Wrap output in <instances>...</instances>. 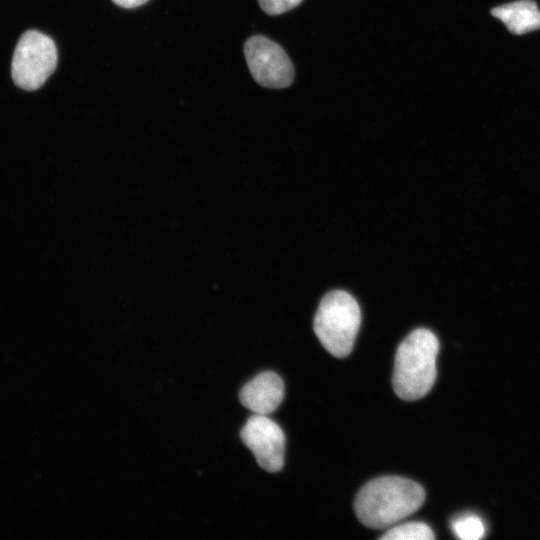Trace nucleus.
I'll use <instances>...</instances> for the list:
<instances>
[{"mask_svg": "<svg viewBox=\"0 0 540 540\" xmlns=\"http://www.w3.org/2000/svg\"><path fill=\"white\" fill-rule=\"evenodd\" d=\"M283 398V381L272 371L258 374L247 382L239 393L242 405L259 415H268L275 411Z\"/></svg>", "mask_w": 540, "mask_h": 540, "instance_id": "0eeeda50", "label": "nucleus"}, {"mask_svg": "<svg viewBox=\"0 0 540 540\" xmlns=\"http://www.w3.org/2000/svg\"><path fill=\"white\" fill-rule=\"evenodd\" d=\"M57 48L47 35L29 30L19 39L11 63L14 83L28 91L40 88L57 65Z\"/></svg>", "mask_w": 540, "mask_h": 540, "instance_id": "20e7f679", "label": "nucleus"}, {"mask_svg": "<svg viewBox=\"0 0 540 540\" xmlns=\"http://www.w3.org/2000/svg\"><path fill=\"white\" fill-rule=\"evenodd\" d=\"M491 15L498 18L515 35H522L540 29V10L532 0H518L491 10Z\"/></svg>", "mask_w": 540, "mask_h": 540, "instance_id": "6e6552de", "label": "nucleus"}, {"mask_svg": "<svg viewBox=\"0 0 540 540\" xmlns=\"http://www.w3.org/2000/svg\"><path fill=\"white\" fill-rule=\"evenodd\" d=\"M432 529L423 522H407L395 525L380 537L383 540H432Z\"/></svg>", "mask_w": 540, "mask_h": 540, "instance_id": "1a4fd4ad", "label": "nucleus"}, {"mask_svg": "<svg viewBox=\"0 0 540 540\" xmlns=\"http://www.w3.org/2000/svg\"><path fill=\"white\" fill-rule=\"evenodd\" d=\"M437 337L428 329L412 331L399 345L392 384L397 396L406 401L424 397L436 380Z\"/></svg>", "mask_w": 540, "mask_h": 540, "instance_id": "f03ea898", "label": "nucleus"}, {"mask_svg": "<svg viewBox=\"0 0 540 540\" xmlns=\"http://www.w3.org/2000/svg\"><path fill=\"white\" fill-rule=\"evenodd\" d=\"M116 5L123 8H135L145 4L148 0H112Z\"/></svg>", "mask_w": 540, "mask_h": 540, "instance_id": "f8f14e48", "label": "nucleus"}, {"mask_svg": "<svg viewBox=\"0 0 540 540\" xmlns=\"http://www.w3.org/2000/svg\"><path fill=\"white\" fill-rule=\"evenodd\" d=\"M262 10L268 15H278L298 6L303 0H258Z\"/></svg>", "mask_w": 540, "mask_h": 540, "instance_id": "9b49d317", "label": "nucleus"}, {"mask_svg": "<svg viewBox=\"0 0 540 540\" xmlns=\"http://www.w3.org/2000/svg\"><path fill=\"white\" fill-rule=\"evenodd\" d=\"M244 54L254 80L263 87H288L294 78L292 62L283 48L262 35L250 37L244 45Z\"/></svg>", "mask_w": 540, "mask_h": 540, "instance_id": "39448f33", "label": "nucleus"}, {"mask_svg": "<svg viewBox=\"0 0 540 540\" xmlns=\"http://www.w3.org/2000/svg\"><path fill=\"white\" fill-rule=\"evenodd\" d=\"M425 500V490L415 481L384 476L366 483L355 499V513L366 527L391 526L416 512Z\"/></svg>", "mask_w": 540, "mask_h": 540, "instance_id": "f257e3e1", "label": "nucleus"}, {"mask_svg": "<svg viewBox=\"0 0 540 540\" xmlns=\"http://www.w3.org/2000/svg\"><path fill=\"white\" fill-rule=\"evenodd\" d=\"M240 436L261 468L277 472L283 467L285 435L268 415H252L243 426Z\"/></svg>", "mask_w": 540, "mask_h": 540, "instance_id": "423d86ee", "label": "nucleus"}, {"mask_svg": "<svg viewBox=\"0 0 540 540\" xmlns=\"http://www.w3.org/2000/svg\"><path fill=\"white\" fill-rule=\"evenodd\" d=\"M454 534L463 540H477L484 536L485 527L482 520L472 514L455 518L451 523Z\"/></svg>", "mask_w": 540, "mask_h": 540, "instance_id": "9d476101", "label": "nucleus"}, {"mask_svg": "<svg viewBox=\"0 0 540 540\" xmlns=\"http://www.w3.org/2000/svg\"><path fill=\"white\" fill-rule=\"evenodd\" d=\"M361 324V311L348 292L334 290L321 300L314 317V332L333 356L344 358L354 346Z\"/></svg>", "mask_w": 540, "mask_h": 540, "instance_id": "7ed1b4c3", "label": "nucleus"}]
</instances>
